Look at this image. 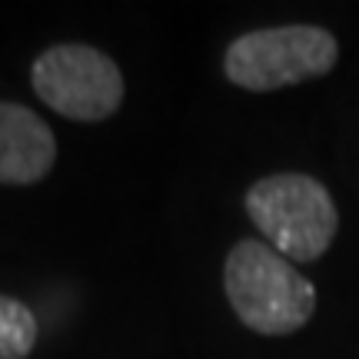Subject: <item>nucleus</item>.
<instances>
[{"mask_svg": "<svg viewBox=\"0 0 359 359\" xmlns=\"http://www.w3.org/2000/svg\"><path fill=\"white\" fill-rule=\"evenodd\" d=\"M37 316L20 299L0 296V359H27L37 346Z\"/></svg>", "mask_w": 359, "mask_h": 359, "instance_id": "423d86ee", "label": "nucleus"}, {"mask_svg": "<svg viewBox=\"0 0 359 359\" xmlns=\"http://www.w3.org/2000/svg\"><path fill=\"white\" fill-rule=\"evenodd\" d=\"M34 93L53 114L80 123H100L123 103V74L97 47L57 43L30 67Z\"/></svg>", "mask_w": 359, "mask_h": 359, "instance_id": "20e7f679", "label": "nucleus"}, {"mask_svg": "<svg viewBox=\"0 0 359 359\" xmlns=\"http://www.w3.org/2000/svg\"><path fill=\"white\" fill-rule=\"evenodd\" d=\"M223 290L243 326L263 336L303 330L316 309L313 283L269 243L240 240L226 253Z\"/></svg>", "mask_w": 359, "mask_h": 359, "instance_id": "f257e3e1", "label": "nucleus"}, {"mask_svg": "<svg viewBox=\"0 0 359 359\" xmlns=\"http://www.w3.org/2000/svg\"><path fill=\"white\" fill-rule=\"evenodd\" d=\"M246 213L266 243L296 263L320 259L339 226L330 190L306 173H273L257 180L246 190Z\"/></svg>", "mask_w": 359, "mask_h": 359, "instance_id": "f03ea898", "label": "nucleus"}, {"mask_svg": "<svg viewBox=\"0 0 359 359\" xmlns=\"http://www.w3.org/2000/svg\"><path fill=\"white\" fill-rule=\"evenodd\" d=\"M57 140L34 110L0 100V183L27 187L53 170Z\"/></svg>", "mask_w": 359, "mask_h": 359, "instance_id": "39448f33", "label": "nucleus"}, {"mask_svg": "<svg viewBox=\"0 0 359 359\" xmlns=\"http://www.w3.org/2000/svg\"><path fill=\"white\" fill-rule=\"evenodd\" d=\"M339 60V43L326 27L290 24L253 30L230 43L223 70L226 80L253 93L296 87L330 74Z\"/></svg>", "mask_w": 359, "mask_h": 359, "instance_id": "7ed1b4c3", "label": "nucleus"}]
</instances>
